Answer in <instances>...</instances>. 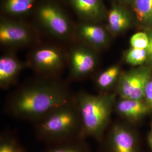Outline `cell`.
Listing matches in <instances>:
<instances>
[{
    "instance_id": "obj_1",
    "label": "cell",
    "mask_w": 152,
    "mask_h": 152,
    "mask_svg": "<svg viewBox=\"0 0 152 152\" xmlns=\"http://www.w3.org/2000/svg\"><path fill=\"white\" fill-rule=\"evenodd\" d=\"M75 96L59 78L38 77L18 87L7 98L6 113L33 124Z\"/></svg>"
},
{
    "instance_id": "obj_2",
    "label": "cell",
    "mask_w": 152,
    "mask_h": 152,
    "mask_svg": "<svg viewBox=\"0 0 152 152\" xmlns=\"http://www.w3.org/2000/svg\"><path fill=\"white\" fill-rule=\"evenodd\" d=\"M37 139L46 145L82 137V125L75 98L34 123Z\"/></svg>"
},
{
    "instance_id": "obj_3",
    "label": "cell",
    "mask_w": 152,
    "mask_h": 152,
    "mask_svg": "<svg viewBox=\"0 0 152 152\" xmlns=\"http://www.w3.org/2000/svg\"><path fill=\"white\" fill-rule=\"evenodd\" d=\"M117 93L94 95L81 91L76 95L82 125V136L102 141L114 110Z\"/></svg>"
},
{
    "instance_id": "obj_4",
    "label": "cell",
    "mask_w": 152,
    "mask_h": 152,
    "mask_svg": "<svg viewBox=\"0 0 152 152\" xmlns=\"http://www.w3.org/2000/svg\"><path fill=\"white\" fill-rule=\"evenodd\" d=\"M68 64V54L60 48L46 45L33 50L29 55L28 65L38 77L59 78V75Z\"/></svg>"
},
{
    "instance_id": "obj_5",
    "label": "cell",
    "mask_w": 152,
    "mask_h": 152,
    "mask_svg": "<svg viewBox=\"0 0 152 152\" xmlns=\"http://www.w3.org/2000/svg\"><path fill=\"white\" fill-rule=\"evenodd\" d=\"M69 81H81L91 76L98 64L95 50L85 44H77L68 53Z\"/></svg>"
},
{
    "instance_id": "obj_6",
    "label": "cell",
    "mask_w": 152,
    "mask_h": 152,
    "mask_svg": "<svg viewBox=\"0 0 152 152\" xmlns=\"http://www.w3.org/2000/svg\"><path fill=\"white\" fill-rule=\"evenodd\" d=\"M39 22L50 34L56 38L66 39L72 34V27L68 16L58 6L44 2L37 9Z\"/></svg>"
},
{
    "instance_id": "obj_7",
    "label": "cell",
    "mask_w": 152,
    "mask_h": 152,
    "mask_svg": "<svg viewBox=\"0 0 152 152\" xmlns=\"http://www.w3.org/2000/svg\"><path fill=\"white\" fill-rule=\"evenodd\" d=\"M151 77L152 69L146 66L122 73L115 91L120 98L142 100Z\"/></svg>"
},
{
    "instance_id": "obj_8",
    "label": "cell",
    "mask_w": 152,
    "mask_h": 152,
    "mask_svg": "<svg viewBox=\"0 0 152 152\" xmlns=\"http://www.w3.org/2000/svg\"><path fill=\"white\" fill-rule=\"evenodd\" d=\"M107 152H138L137 140L134 132L126 125L115 124L105 139Z\"/></svg>"
},
{
    "instance_id": "obj_9",
    "label": "cell",
    "mask_w": 152,
    "mask_h": 152,
    "mask_svg": "<svg viewBox=\"0 0 152 152\" xmlns=\"http://www.w3.org/2000/svg\"><path fill=\"white\" fill-rule=\"evenodd\" d=\"M33 41L32 34L25 25L16 22L2 20L0 23V42L9 48L28 46Z\"/></svg>"
},
{
    "instance_id": "obj_10",
    "label": "cell",
    "mask_w": 152,
    "mask_h": 152,
    "mask_svg": "<svg viewBox=\"0 0 152 152\" xmlns=\"http://www.w3.org/2000/svg\"><path fill=\"white\" fill-rule=\"evenodd\" d=\"M25 64L10 53H7L0 58V87L7 90L16 85L18 79Z\"/></svg>"
},
{
    "instance_id": "obj_11",
    "label": "cell",
    "mask_w": 152,
    "mask_h": 152,
    "mask_svg": "<svg viewBox=\"0 0 152 152\" xmlns=\"http://www.w3.org/2000/svg\"><path fill=\"white\" fill-rule=\"evenodd\" d=\"M77 35L82 44L96 50L105 48L108 43L107 33L103 28L91 23H83L77 29Z\"/></svg>"
},
{
    "instance_id": "obj_12",
    "label": "cell",
    "mask_w": 152,
    "mask_h": 152,
    "mask_svg": "<svg viewBox=\"0 0 152 152\" xmlns=\"http://www.w3.org/2000/svg\"><path fill=\"white\" fill-rule=\"evenodd\" d=\"M114 110L120 116L132 122L141 119L151 110L144 100L121 98L116 100Z\"/></svg>"
},
{
    "instance_id": "obj_13",
    "label": "cell",
    "mask_w": 152,
    "mask_h": 152,
    "mask_svg": "<svg viewBox=\"0 0 152 152\" xmlns=\"http://www.w3.org/2000/svg\"><path fill=\"white\" fill-rule=\"evenodd\" d=\"M74 10L87 21L98 20L103 14L101 0H68Z\"/></svg>"
},
{
    "instance_id": "obj_14",
    "label": "cell",
    "mask_w": 152,
    "mask_h": 152,
    "mask_svg": "<svg viewBox=\"0 0 152 152\" xmlns=\"http://www.w3.org/2000/svg\"><path fill=\"white\" fill-rule=\"evenodd\" d=\"M121 74V68L118 65H112L100 72L94 80L99 94L111 92L110 90L114 87L116 90Z\"/></svg>"
},
{
    "instance_id": "obj_15",
    "label": "cell",
    "mask_w": 152,
    "mask_h": 152,
    "mask_svg": "<svg viewBox=\"0 0 152 152\" xmlns=\"http://www.w3.org/2000/svg\"><path fill=\"white\" fill-rule=\"evenodd\" d=\"M79 137L67 141L46 145L42 152H91L85 140Z\"/></svg>"
},
{
    "instance_id": "obj_16",
    "label": "cell",
    "mask_w": 152,
    "mask_h": 152,
    "mask_svg": "<svg viewBox=\"0 0 152 152\" xmlns=\"http://www.w3.org/2000/svg\"><path fill=\"white\" fill-rule=\"evenodd\" d=\"M108 20L109 28L114 34L124 31L130 24L127 14L122 8L117 6L109 12Z\"/></svg>"
},
{
    "instance_id": "obj_17",
    "label": "cell",
    "mask_w": 152,
    "mask_h": 152,
    "mask_svg": "<svg viewBox=\"0 0 152 152\" xmlns=\"http://www.w3.org/2000/svg\"><path fill=\"white\" fill-rule=\"evenodd\" d=\"M37 0H4L3 9L14 16L25 15L30 11Z\"/></svg>"
},
{
    "instance_id": "obj_18",
    "label": "cell",
    "mask_w": 152,
    "mask_h": 152,
    "mask_svg": "<svg viewBox=\"0 0 152 152\" xmlns=\"http://www.w3.org/2000/svg\"><path fill=\"white\" fill-rule=\"evenodd\" d=\"M0 152H26V149L15 135L5 131L0 136Z\"/></svg>"
},
{
    "instance_id": "obj_19",
    "label": "cell",
    "mask_w": 152,
    "mask_h": 152,
    "mask_svg": "<svg viewBox=\"0 0 152 152\" xmlns=\"http://www.w3.org/2000/svg\"><path fill=\"white\" fill-rule=\"evenodd\" d=\"M134 11L140 22L152 19V0H135Z\"/></svg>"
},
{
    "instance_id": "obj_20",
    "label": "cell",
    "mask_w": 152,
    "mask_h": 152,
    "mask_svg": "<svg viewBox=\"0 0 152 152\" xmlns=\"http://www.w3.org/2000/svg\"><path fill=\"white\" fill-rule=\"evenodd\" d=\"M148 58V54L145 49L132 48L125 55L126 62L134 66L142 64Z\"/></svg>"
},
{
    "instance_id": "obj_21",
    "label": "cell",
    "mask_w": 152,
    "mask_h": 152,
    "mask_svg": "<svg viewBox=\"0 0 152 152\" xmlns=\"http://www.w3.org/2000/svg\"><path fill=\"white\" fill-rule=\"evenodd\" d=\"M130 43L132 48L147 50L149 43L148 34L145 32L136 33L131 37Z\"/></svg>"
},
{
    "instance_id": "obj_22",
    "label": "cell",
    "mask_w": 152,
    "mask_h": 152,
    "mask_svg": "<svg viewBox=\"0 0 152 152\" xmlns=\"http://www.w3.org/2000/svg\"><path fill=\"white\" fill-rule=\"evenodd\" d=\"M144 99L149 107L152 110V77L148 82L145 87Z\"/></svg>"
},
{
    "instance_id": "obj_23",
    "label": "cell",
    "mask_w": 152,
    "mask_h": 152,
    "mask_svg": "<svg viewBox=\"0 0 152 152\" xmlns=\"http://www.w3.org/2000/svg\"><path fill=\"white\" fill-rule=\"evenodd\" d=\"M148 34L149 39V43L147 49V52L148 54V58L152 60V31H151Z\"/></svg>"
},
{
    "instance_id": "obj_24",
    "label": "cell",
    "mask_w": 152,
    "mask_h": 152,
    "mask_svg": "<svg viewBox=\"0 0 152 152\" xmlns=\"http://www.w3.org/2000/svg\"><path fill=\"white\" fill-rule=\"evenodd\" d=\"M148 142L152 152V121L151 124V130L148 136Z\"/></svg>"
}]
</instances>
